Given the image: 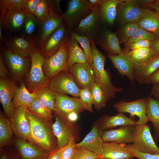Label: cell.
Listing matches in <instances>:
<instances>
[{"mask_svg":"<svg viewBox=\"0 0 159 159\" xmlns=\"http://www.w3.org/2000/svg\"><path fill=\"white\" fill-rule=\"evenodd\" d=\"M26 115L30 125L31 142L40 146L49 154L58 149L52 120L43 118L27 108Z\"/></svg>","mask_w":159,"mask_h":159,"instance_id":"1","label":"cell"},{"mask_svg":"<svg viewBox=\"0 0 159 159\" xmlns=\"http://www.w3.org/2000/svg\"><path fill=\"white\" fill-rule=\"evenodd\" d=\"M90 43L93 56L92 67L95 74V82L102 90L108 102L115 98L116 93L122 91L123 88H117L112 84L109 74L104 68L106 56L97 49L94 41H91Z\"/></svg>","mask_w":159,"mask_h":159,"instance_id":"2","label":"cell"},{"mask_svg":"<svg viewBox=\"0 0 159 159\" xmlns=\"http://www.w3.org/2000/svg\"><path fill=\"white\" fill-rule=\"evenodd\" d=\"M0 9V22L6 29L15 31L24 25L27 11L24 0H1Z\"/></svg>","mask_w":159,"mask_h":159,"instance_id":"3","label":"cell"},{"mask_svg":"<svg viewBox=\"0 0 159 159\" xmlns=\"http://www.w3.org/2000/svg\"><path fill=\"white\" fill-rule=\"evenodd\" d=\"M31 65L26 75V87L32 93L35 94L48 87L49 80L44 74L42 66L44 57L40 48H36L31 56Z\"/></svg>","mask_w":159,"mask_h":159,"instance_id":"4","label":"cell"},{"mask_svg":"<svg viewBox=\"0 0 159 159\" xmlns=\"http://www.w3.org/2000/svg\"><path fill=\"white\" fill-rule=\"evenodd\" d=\"M94 6L87 0L67 1V10L62 16L70 30L74 28L92 12Z\"/></svg>","mask_w":159,"mask_h":159,"instance_id":"5","label":"cell"},{"mask_svg":"<svg viewBox=\"0 0 159 159\" xmlns=\"http://www.w3.org/2000/svg\"><path fill=\"white\" fill-rule=\"evenodd\" d=\"M2 52L3 59L14 78L19 79L27 75L31 65L30 57L21 55L6 47L2 48Z\"/></svg>","mask_w":159,"mask_h":159,"instance_id":"6","label":"cell"},{"mask_svg":"<svg viewBox=\"0 0 159 159\" xmlns=\"http://www.w3.org/2000/svg\"><path fill=\"white\" fill-rule=\"evenodd\" d=\"M68 57L66 44L54 54L44 57L42 69L46 77L50 80L61 72H69L67 65Z\"/></svg>","mask_w":159,"mask_h":159,"instance_id":"7","label":"cell"},{"mask_svg":"<svg viewBox=\"0 0 159 159\" xmlns=\"http://www.w3.org/2000/svg\"><path fill=\"white\" fill-rule=\"evenodd\" d=\"M100 23L99 7L97 5L94 6L91 12L72 30L79 35L86 37L90 42H95L101 30Z\"/></svg>","mask_w":159,"mask_h":159,"instance_id":"8","label":"cell"},{"mask_svg":"<svg viewBox=\"0 0 159 159\" xmlns=\"http://www.w3.org/2000/svg\"><path fill=\"white\" fill-rule=\"evenodd\" d=\"M48 87L54 93L79 98L80 89L69 72H62L50 80Z\"/></svg>","mask_w":159,"mask_h":159,"instance_id":"9","label":"cell"},{"mask_svg":"<svg viewBox=\"0 0 159 159\" xmlns=\"http://www.w3.org/2000/svg\"><path fill=\"white\" fill-rule=\"evenodd\" d=\"M55 93V110L53 113L63 120H65L69 114H78L85 109L79 98L71 97L66 95Z\"/></svg>","mask_w":159,"mask_h":159,"instance_id":"10","label":"cell"},{"mask_svg":"<svg viewBox=\"0 0 159 159\" xmlns=\"http://www.w3.org/2000/svg\"><path fill=\"white\" fill-rule=\"evenodd\" d=\"M148 102V97L129 102L122 100L115 102L113 106L118 112L130 113L132 117L137 116L138 118L137 124L139 125L146 124L148 122L146 114Z\"/></svg>","mask_w":159,"mask_h":159,"instance_id":"11","label":"cell"},{"mask_svg":"<svg viewBox=\"0 0 159 159\" xmlns=\"http://www.w3.org/2000/svg\"><path fill=\"white\" fill-rule=\"evenodd\" d=\"M150 129V126L147 124L137 125L135 138L132 144L135 149L141 152L159 154V148L152 137Z\"/></svg>","mask_w":159,"mask_h":159,"instance_id":"12","label":"cell"},{"mask_svg":"<svg viewBox=\"0 0 159 159\" xmlns=\"http://www.w3.org/2000/svg\"><path fill=\"white\" fill-rule=\"evenodd\" d=\"M145 10L137 6L133 0H120L117 6L116 19L121 26L128 23L137 22Z\"/></svg>","mask_w":159,"mask_h":159,"instance_id":"13","label":"cell"},{"mask_svg":"<svg viewBox=\"0 0 159 159\" xmlns=\"http://www.w3.org/2000/svg\"><path fill=\"white\" fill-rule=\"evenodd\" d=\"M49 1L50 4L49 14L47 18L40 23L38 36L36 40L39 48L43 47L52 33L65 22L62 16L55 12Z\"/></svg>","mask_w":159,"mask_h":159,"instance_id":"14","label":"cell"},{"mask_svg":"<svg viewBox=\"0 0 159 159\" xmlns=\"http://www.w3.org/2000/svg\"><path fill=\"white\" fill-rule=\"evenodd\" d=\"M103 131L97 122H94L89 133L81 142L76 144L77 150L85 149L99 156L102 157L104 143L102 138Z\"/></svg>","mask_w":159,"mask_h":159,"instance_id":"15","label":"cell"},{"mask_svg":"<svg viewBox=\"0 0 159 159\" xmlns=\"http://www.w3.org/2000/svg\"><path fill=\"white\" fill-rule=\"evenodd\" d=\"M70 31L65 22L52 33L40 48L45 57L54 54L66 44L69 36Z\"/></svg>","mask_w":159,"mask_h":159,"instance_id":"16","label":"cell"},{"mask_svg":"<svg viewBox=\"0 0 159 159\" xmlns=\"http://www.w3.org/2000/svg\"><path fill=\"white\" fill-rule=\"evenodd\" d=\"M26 109L16 108L9 120L14 134L18 138L31 142L30 125L26 117Z\"/></svg>","mask_w":159,"mask_h":159,"instance_id":"17","label":"cell"},{"mask_svg":"<svg viewBox=\"0 0 159 159\" xmlns=\"http://www.w3.org/2000/svg\"><path fill=\"white\" fill-rule=\"evenodd\" d=\"M130 50L125 48L121 52L115 55L107 56L114 67L122 76H125L130 80L132 85L135 81L134 71L135 65L129 53Z\"/></svg>","mask_w":159,"mask_h":159,"instance_id":"18","label":"cell"},{"mask_svg":"<svg viewBox=\"0 0 159 159\" xmlns=\"http://www.w3.org/2000/svg\"><path fill=\"white\" fill-rule=\"evenodd\" d=\"M137 126H122L117 129L103 131V141L118 143H132L135 136Z\"/></svg>","mask_w":159,"mask_h":159,"instance_id":"19","label":"cell"},{"mask_svg":"<svg viewBox=\"0 0 159 159\" xmlns=\"http://www.w3.org/2000/svg\"><path fill=\"white\" fill-rule=\"evenodd\" d=\"M17 87L8 78L0 79V101L6 117L10 119L15 110L12 100Z\"/></svg>","mask_w":159,"mask_h":159,"instance_id":"20","label":"cell"},{"mask_svg":"<svg viewBox=\"0 0 159 159\" xmlns=\"http://www.w3.org/2000/svg\"><path fill=\"white\" fill-rule=\"evenodd\" d=\"M69 72L80 89L87 88L90 90L95 82L93 69L87 63L74 64Z\"/></svg>","mask_w":159,"mask_h":159,"instance_id":"21","label":"cell"},{"mask_svg":"<svg viewBox=\"0 0 159 159\" xmlns=\"http://www.w3.org/2000/svg\"><path fill=\"white\" fill-rule=\"evenodd\" d=\"M95 42L100 46L107 55H115L122 51L117 32H113L105 27H101Z\"/></svg>","mask_w":159,"mask_h":159,"instance_id":"22","label":"cell"},{"mask_svg":"<svg viewBox=\"0 0 159 159\" xmlns=\"http://www.w3.org/2000/svg\"><path fill=\"white\" fill-rule=\"evenodd\" d=\"M55 121L53 124V129L56 136L58 149L66 145L72 137L75 138V130L74 123L62 120L53 113Z\"/></svg>","mask_w":159,"mask_h":159,"instance_id":"23","label":"cell"},{"mask_svg":"<svg viewBox=\"0 0 159 159\" xmlns=\"http://www.w3.org/2000/svg\"><path fill=\"white\" fill-rule=\"evenodd\" d=\"M15 142L21 159H46L49 155L40 146L30 141L17 138Z\"/></svg>","mask_w":159,"mask_h":159,"instance_id":"24","label":"cell"},{"mask_svg":"<svg viewBox=\"0 0 159 159\" xmlns=\"http://www.w3.org/2000/svg\"><path fill=\"white\" fill-rule=\"evenodd\" d=\"M37 43L36 39L23 36L10 38L6 41V47L26 57H30Z\"/></svg>","mask_w":159,"mask_h":159,"instance_id":"25","label":"cell"},{"mask_svg":"<svg viewBox=\"0 0 159 159\" xmlns=\"http://www.w3.org/2000/svg\"><path fill=\"white\" fill-rule=\"evenodd\" d=\"M125 143L104 142L102 157L105 159H130L135 158Z\"/></svg>","mask_w":159,"mask_h":159,"instance_id":"26","label":"cell"},{"mask_svg":"<svg viewBox=\"0 0 159 159\" xmlns=\"http://www.w3.org/2000/svg\"><path fill=\"white\" fill-rule=\"evenodd\" d=\"M96 122L103 131L117 126L138 125L137 121L127 117L124 113L120 112L115 115H103Z\"/></svg>","mask_w":159,"mask_h":159,"instance_id":"27","label":"cell"},{"mask_svg":"<svg viewBox=\"0 0 159 159\" xmlns=\"http://www.w3.org/2000/svg\"><path fill=\"white\" fill-rule=\"evenodd\" d=\"M120 0H101L98 5L100 21L112 26L116 20L117 7Z\"/></svg>","mask_w":159,"mask_h":159,"instance_id":"28","label":"cell"},{"mask_svg":"<svg viewBox=\"0 0 159 159\" xmlns=\"http://www.w3.org/2000/svg\"><path fill=\"white\" fill-rule=\"evenodd\" d=\"M66 44L68 51L67 65L69 72L74 64L87 63L84 52L76 40L69 36Z\"/></svg>","mask_w":159,"mask_h":159,"instance_id":"29","label":"cell"},{"mask_svg":"<svg viewBox=\"0 0 159 159\" xmlns=\"http://www.w3.org/2000/svg\"><path fill=\"white\" fill-rule=\"evenodd\" d=\"M159 68V54L154 56L143 64L135 67V80L139 84H144L146 80Z\"/></svg>","mask_w":159,"mask_h":159,"instance_id":"30","label":"cell"},{"mask_svg":"<svg viewBox=\"0 0 159 159\" xmlns=\"http://www.w3.org/2000/svg\"><path fill=\"white\" fill-rule=\"evenodd\" d=\"M140 27L153 33L159 39V15L149 8L145 9L142 17L137 22Z\"/></svg>","mask_w":159,"mask_h":159,"instance_id":"31","label":"cell"},{"mask_svg":"<svg viewBox=\"0 0 159 159\" xmlns=\"http://www.w3.org/2000/svg\"><path fill=\"white\" fill-rule=\"evenodd\" d=\"M148 104L146 109V114L148 121L153 123L155 131L154 138L159 140V101L148 96Z\"/></svg>","mask_w":159,"mask_h":159,"instance_id":"32","label":"cell"},{"mask_svg":"<svg viewBox=\"0 0 159 159\" xmlns=\"http://www.w3.org/2000/svg\"><path fill=\"white\" fill-rule=\"evenodd\" d=\"M35 97V94L30 92L23 82L16 88L12 103L15 109L19 107L27 108Z\"/></svg>","mask_w":159,"mask_h":159,"instance_id":"33","label":"cell"},{"mask_svg":"<svg viewBox=\"0 0 159 159\" xmlns=\"http://www.w3.org/2000/svg\"><path fill=\"white\" fill-rule=\"evenodd\" d=\"M14 134L10 120L0 111V147H3L11 143Z\"/></svg>","mask_w":159,"mask_h":159,"instance_id":"34","label":"cell"},{"mask_svg":"<svg viewBox=\"0 0 159 159\" xmlns=\"http://www.w3.org/2000/svg\"><path fill=\"white\" fill-rule=\"evenodd\" d=\"M129 53L135 67L143 64L154 56L150 47L137 48L130 50Z\"/></svg>","mask_w":159,"mask_h":159,"instance_id":"35","label":"cell"},{"mask_svg":"<svg viewBox=\"0 0 159 159\" xmlns=\"http://www.w3.org/2000/svg\"><path fill=\"white\" fill-rule=\"evenodd\" d=\"M69 36L76 40L80 44L84 52L87 62L92 66L93 56L90 41L86 37L79 35L72 30L69 32Z\"/></svg>","mask_w":159,"mask_h":159,"instance_id":"36","label":"cell"},{"mask_svg":"<svg viewBox=\"0 0 159 159\" xmlns=\"http://www.w3.org/2000/svg\"><path fill=\"white\" fill-rule=\"evenodd\" d=\"M36 97L46 107L54 111L55 110V97L54 93L48 87L35 93Z\"/></svg>","mask_w":159,"mask_h":159,"instance_id":"37","label":"cell"},{"mask_svg":"<svg viewBox=\"0 0 159 159\" xmlns=\"http://www.w3.org/2000/svg\"><path fill=\"white\" fill-rule=\"evenodd\" d=\"M140 27L136 22L128 23L122 26L117 32L120 44L126 43L134 35Z\"/></svg>","mask_w":159,"mask_h":159,"instance_id":"38","label":"cell"},{"mask_svg":"<svg viewBox=\"0 0 159 159\" xmlns=\"http://www.w3.org/2000/svg\"><path fill=\"white\" fill-rule=\"evenodd\" d=\"M95 108L99 111L105 107L107 100L99 85L95 82L90 90Z\"/></svg>","mask_w":159,"mask_h":159,"instance_id":"39","label":"cell"},{"mask_svg":"<svg viewBox=\"0 0 159 159\" xmlns=\"http://www.w3.org/2000/svg\"><path fill=\"white\" fill-rule=\"evenodd\" d=\"M27 109L43 118L52 120L54 118L52 111L44 106L36 97Z\"/></svg>","mask_w":159,"mask_h":159,"instance_id":"40","label":"cell"},{"mask_svg":"<svg viewBox=\"0 0 159 159\" xmlns=\"http://www.w3.org/2000/svg\"><path fill=\"white\" fill-rule=\"evenodd\" d=\"M49 0H41L32 14L39 22H42L47 16L49 11Z\"/></svg>","mask_w":159,"mask_h":159,"instance_id":"41","label":"cell"},{"mask_svg":"<svg viewBox=\"0 0 159 159\" xmlns=\"http://www.w3.org/2000/svg\"><path fill=\"white\" fill-rule=\"evenodd\" d=\"M156 39L153 34L140 27L134 35L125 43V48L132 43L140 40L149 39L153 41Z\"/></svg>","mask_w":159,"mask_h":159,"instance_id":"42","label":"cell"},{"mask_svg":"<svg viewBox=\"0 0 159 159\" xmlns=\"http://www.w3.org/2000/svg\"><path fill=\"white\" fill-rule=\"evenodd\" d=\"M79 95V98L85 110L91 112H93V104L90 90L87 88L80 89Z\"/></svg>","mask_w":159,"mask_h":159,"instance_id":"43","label":"cell"},{"mask_svg":"<svg viewBox=\"0 0 159 159\" xmlns=\"http://www.w3.org/2000/svg\"><path fill=\"white\" fill-rule=\"evenodd\" d=\"M37 21L39 22L32 14L26 11L24 24L25 32L27 35H31L34 33Z\"/></svg>","mask_w":159,"mask_h":159,"instance_id":"44","label":"cell"},{"mask_svg":"<svg viewBox=\"0 0 159 159\" xmlns=\"http://www.w3.org/2000/svg\"><path fill=\"white\" fill-rule=\"evenodd\" d=\"M75 143V138L72 137L68 143L61 148V159H72L77 150Z\"/></svg>","mask_w":159,"mask_h":159,"instance_id":"45","label":"cell"},{"mask_svg":"<svg viewBox=\"0 0 159 159\" xmlns=\"http://www.w3.org/2000/svg\"><path fill=\"white\" fill-rule=\"evenodd\" d=\"M127 146L130 152L135 158L138 159H159V154L145 153L140 152L134 148L132 143L129 144Z\"/></svg>","mask_w":159,"mask_h":159,"instance_id":"46","label":"cell"},{"mask_svg":"<svg viewBox=\"0 0 159 159\" xmlns=\"http://www.w3.org/2000/svg\"><path fill=\"white\" fill-rule=\"evenodd\" d=\"M100 157L84 149L77 150L72 159H95Z\"/></svg>","mask_w":159,"mask_h":159,"instance_id":"47","label":"cell"},{"mask_svg":"<svg viewBox=\"0 0 159 159\" xmlns=\"http://www.w3.org/2000/svg\"><path fill=\"white\" fill-rule=\"evenodd\" d=\"M152 41L149 39L140 40L132 43L125 48L131 51L140 48H150L151 47Z\"/></svg>","mask_w":159,"mask_h":159,"instance_id":"48","label":"cell"},{"mask_svg":"<svg viewBox=\"0 0 159 159\" xmlns=\"http://www.w3.org/2000/svg\"><path fill=\"white\" fill-rule=\"evenodd\" d=\"M41 0H24V6L29 12L33 14Z\"/></svg>","mask_w":159,"mask_h":159,"instance_id":"49","label":"cell"},{"mask_svg":"<svg viewBox=\"0 0 159 159\" xmlns=\"http://www.w3.org/2000/svg\"><path fill=\"white\" fill-rule=\"evenodd\" d=\"M158 83H159V68L146 80L144 84L153 85Z\"/></svg>","mask_w":159,"mask_h":159,"instance_id":"50","label":"cell"},{"mask_svg":"<svg viewBox=\"0 0 159 159\" xmlns=\"http://www.w3.org/2000/svg\"><path fill=\"white\" fill-rule=\"evenodd\" d=\"M9 71L4 64L2 56H0V79L8 78Z\"/></svg>","mask_w":159,"mask_h":159,"instance_id":"51","label":"cell"},{"mask_svg":"<svg viewBox=\"0 0 159 159\" xmlns=\"http://www.w3.org/2000/svg\"><path fill=\"white\" fill-rule=\"evenodd\" d=\"M134 2L139 7L143 9L149 8L150 6L155 0H133Z\"/></svg>","mask_w":159,"mask_h":159,"instance_id":"52","label":"cell"},{"mask_svg":"<svg viewBox=\"0 0 159 159\" xmlns=\"http://www.w3.org/2000/svg\"><path fill=\"white\" fill-rule=\"evenodd\" d=\"M150 48L154 56L159 54V39H156L152 41Z\"/></svg>","mask_w":159,"mask_h":159,"instance_id":"53","label":"cell"},{"mask_svg":"<svg viewBox=\"0 0 159 159\" xmlns=\"http://www.w3.org/2000/svg\"><path fill=\"white\" fill-rule=\"evenodd\" d=\"M52 7L55 12L58 14L62 16V13L59 5L60 0H50Z\"/></svg>","mask_w":159,"mask_h":159,"instance_id":"54","label":"cell"},{"mask_svg":"<svg viewBox=\"0 0 159 159\" xmlns=\"http://www.w3.org/2000/svg\"><path fill=\"white\" fill-rule=\"evenodd\" d=\"M150 94L159 101V83L153 85Z\"/></svg>","mask_w":159,"mask_h":159,"instance_id":"55","label":"cell"},{"mask_svg":"<svg viewBox=\"0 0 159 159\" xmlns=\"http://www.w3.org/2000/svg\"><path fill=\"white\" fill-rule=\"evenodd\" d=\"M61 148L58 149L49 154L46 159H61Z\"/></svg>","mask_w":159,"mask_h":159,"instance_id":"56","label":"cell"},{"mask_svg":"<svg viewBox=\"0 0 159 159\" xmlns=\"http://www.w3.org/2000/svg\"><path fill=\"white\" fill-rule=\"evenodd\" d=\"M0 159H19V158L14 154L3 152L1 154Z\"/></svg>","mask_w":159,"mask_h":159,"instance_id":"57","label":"cell"},{"mask_svg":"<svg viewBox=\"0 0 159 159\" xmlns=\"http://www.w3.org/2000/svg\"><path fill=\"white\" fill-rule=\"evenodd\" d=\"M149 8L154 9L159 15V0H155L154 2L150 6Z\"/></svg>","mask_w":159,"mask_h":159,"instance_id":"58","label":"cell"},{"mask_svg":"<svg viewBox=\"0 0 159 159\" xmlns=\"http://www.w3.org/2000/svg\"><path fill=\"white\" fill-rule=\"evenodd\" d=\"M90 4L94 7L98 5L101 0H88Z\"/></svg>","mask_w":159,"mask_h":159,"instance_id":"59","label":"cell"},{"mask_svg":"<svg viewBox=\"0 0 159 159\" xmlns=\"http://www.w3.org/2000/svg\"><path fill=\"white\" fill-rule=\"evenodd\" d=\"M2 26L1 23L0 22V41L1 42H3L4 39L2 34Z\"/></svg>","mask_w":159,"mask_h":159,"instance_id":"60","label":"cell"},{"mask_svg":"<svg viewBox=\"0 0 159 159\" xmlns=\"http://www.w3.org/2000/svg\"><path fill=\"white\" fill-rule=\"evenodd\" d=\"M95 159H105L102 157H100Z\"/></svg>","mask_w":159,"mask_h":159,"instance_id":"61","label":"cell"}]
</instances>
